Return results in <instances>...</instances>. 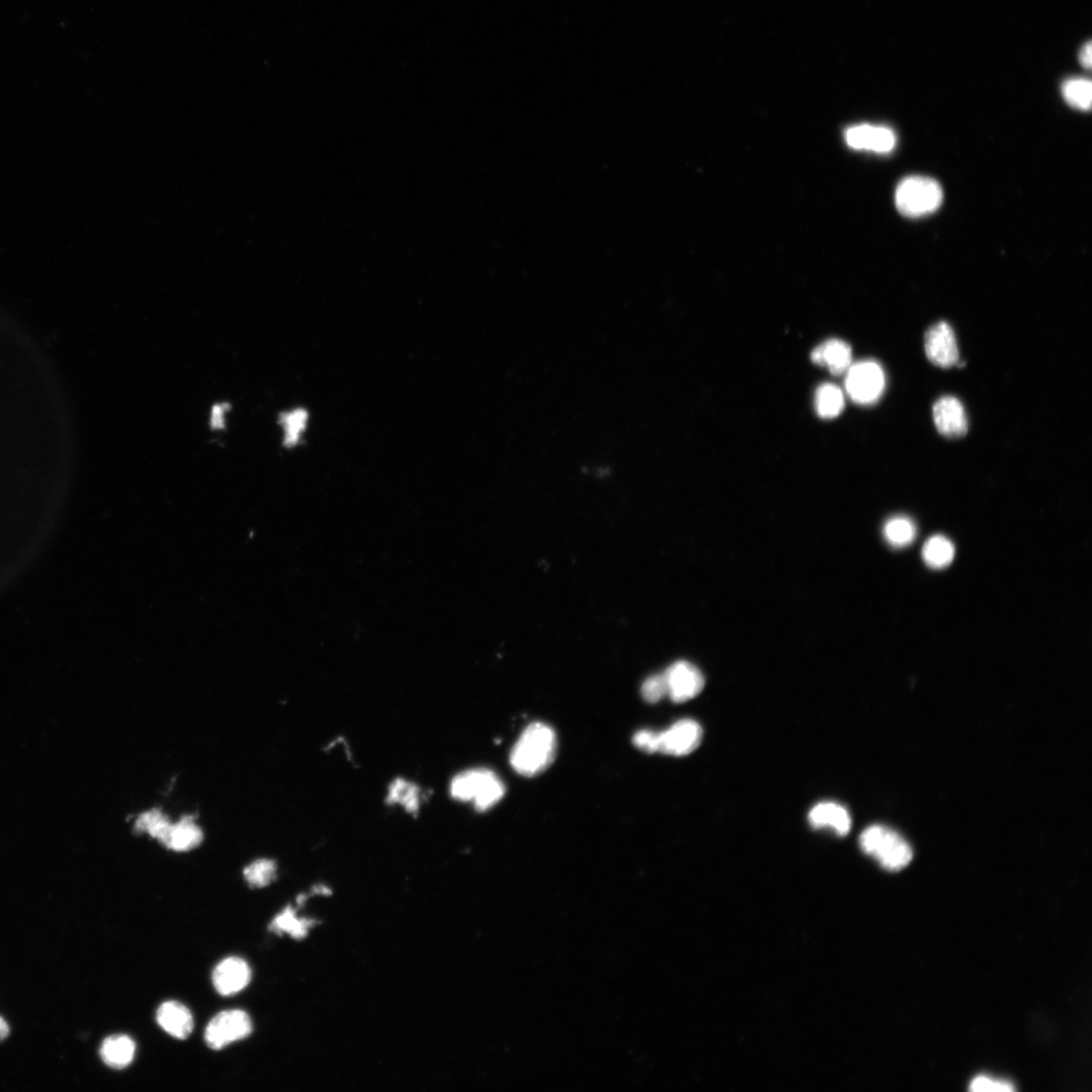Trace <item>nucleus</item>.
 Returning a JSON list of instances; mask_svg holds the SVG:
<instances>
[{
    "label": "nucleus",
    "instance_id": "1",
    "mask_svg": "<svg viewBox=\"0 0 1092 1092\" xmlns=\"http://www.w3.org/2000/svg\"><path fill=\"white\" fill-rule=\"evenodd\" d=\"M558 750L555 730L535 722L526 727L515 743L510 763L514 770L525 777L541 775L551 766Z\"/></svg>",
    "mask_w": 1092,
    "mask_h": 1092
},
{
    "label": "nucleus",
    "instance_id": "2",
    "mask_svg": "<svg viewBox=\"0 0 1092 1092\" xmlns=\"http://www.w3.org/2000/svg\"><path fill=\"white\" fill-rule=\"evenodd\" d=\"M453 801L471 803L479 812L493 809L505 795L506 788L500 777L486 768L461 771L449 783Z\"/></svg>",
    "mask_w": 1092,
    "mask_h": 1092
},
{
    "label": "nucleus",
    "instance_id": "3",
    "mask_svg": "<svg viewBox=\"0 0 1092 1092\" xmlns=\"http://www.w3.org/2000/svg\"><path fill=\"white\" fill-rule=\"evenodd\" d=\"M860 845L867 855L876 858L888 871H901L911 862L912 850L903 836L887 827L872 826L860 836Z\"/></svg>",
    "mask_w": 1092,
    "mask_h": 1092
},
{
    "label": "nucleus",
    "instance_id": "4",
    "mask_svg": "<svg viewBox=\"0 0 1092 1092\" xmlns=\"http://www.w3.org/2000/svg\"><path fill=\"white\" fill-rule=\"evenodd\" d=\"M942 201L940 184L922 176L903 180L899 183L895 194L897 210L909 218H919L935 212Z\"/></svg>",
    "mask_w": 1092,
    "mask_h": 1092
},
{
    "label": "nucleus",
    "instance_id": "5",
    "mask_svg": "<svg viewBox=\"0 0 1092 1092\" xmlns=\"http://www.w3.org/2000/svg\"><path fill=\"white\" fill-rule=\"evenodd\" d=\"M845 376V390L853 402L871 405L878 401L886 386V374L874 360L852 364Z\"/></svg>",
    "mask_w": 1092,
    "mask_h": 1092
},
{
    "label": "nucleus",
    "instance_id": "6",
    "mask_svg": "<svg viewBox=\"0 0 1092 1092\" xmlns=\"http://www.w3.org/2000/svg\"><path fill=\"white\" fill-rule=\"evenodd\" d=\"M252 1033V1022L243 1011H228L217 1014L207 1025L205 1040L213 1050H222L240 1041Z\"/></svg>",
    "mask_w": 1092,
    "mask_h": 1092
},
{
    "label": "nucleus",
    "instance_id": "7",
    "mask_svg": "<svg viewBox=\"0 0 1092 1092\" xmlns=\"http://www.w3.org/2000/svg\"><path fill=\"white\" fill-rule=\"evenodd\" d=\"M664 676L668 696L675 703L689 701L701 693L705 686V679L701 671L689 661H676L668 668Z\"/></svg>",
    "mask_w": 1092,
    "mask_h": 1092
},
{
    "label": "nucleus",
    "instance_id": "8",
    "mask_svg": "<svg viewBox=\"0 0 1092 1092\" xmlns=\"http://www.w3.org/2000/svg\"><path fill=\"white\" fill-rule=\"evenodd\" d=\"M702 727L692 719L676 722L659 735V752L666 755L683 757L693 752L701 743Z\"/></svg>",
    "mask_w": 1092,
    "mask_h": 1092
},
{
    "label": "nucleus",
    "instance_id": "9",
    "mask_svg": "<svg viewBox=\"0 0 1092 1092\" xmlns=\"http://www.w3.org/2000/svg\"><path fill=\"white\" fill-rule=\"evenodd\" d=\"M925 348L930 363L937 366L949 368L958 364L956 337L948 323H937L927 331Z\"/></svg>",
    "mask_w": 1092,
    "mask_h": 1092
},
{
    "label": "nucleus",
    "instance_id": "10",
    "mask_svg": "<svg viewBox=\"0 0 1092 1092\" xmlns=\"http://www.w3.org/2000/svg\"><path fill=\"white\" fill-rule=\"evenodd\" d=\"M250 980V967L241 958L230 957L223 960L213 972L214 987L224 996L242 991Z\"/></svg>",
    "mask_w": 1092,
    "mask_h": 1092
},
{
    "label": "nucleus",
    "instance_id": "11",
    "mask_svg": "<svg viewBox=\"0 0 1092 1092\" xmlns=\"http://www.w3.org/2000/svg\"><path fill=\"white\" fill-rule=\"evenodd\" d=\"M934 420L937 432L945 437H961L967 433L968 421L964 407L959 399L945 396L934 405Z\"/></svg>",
    "mask_w": 1092,
    "mask_h": 1092
},
{
    "label": "nucleus",
    "instance_id": "12",
    "mask_svg": "<svg viewBox=\"0 0 1092 1092\" xmlns=\"http://www.w3.org/2000/svg\"><path fill=\"white\" fill-rule=\"evenodd\" d=\"M845 141L853 149L887 153L895 147L896 137L886 127L859 125L847 130Z\"/></svg>",
    "mask_w": 1092,
    "mask_h": 1092
},
{
    "label": "nucleus",
    "instance_id": "13",
    "mask_svg": "<svg viewBox=\"0 0 1092 1092\" xmlns=\"http://www.w3.org/2000/svg\"><path fill=\"white\" fill-rule=\"evenodd\" d=\"M156 1019L158 1025L168 1035L176 1039L186 1040L194 1029V1018L188 1009L178 1002H167L160 1005Z\"/></svg>",
    "mask_w": 1092,
    "mask_h": 1092
},
{
    "label": "nucleus",
    "instance_id": "14",
    "mask_svg": "<svg viewBox=\"0 0 1092 1092\" xmlns=\"http://www.w3.org/2000/svg\"><path fill=\"white\" fill-rule=\"evenodd\" d=\"M814 828H829L838 836L848 835L852 827L851 815L841 804L821 802L813 807L809 815Z\"/></svg>",
    "mask_w": 1092,
    "mask_h": 1092
},
{
    "label": "nucleus",
    "instance_id": "15",
    "mask_svg": "<svg viewBox=\"0 0 1092 1092\" xmlns=\"http://www.w3.org/2000/svg\"><path fill=\"white\" fill-rule=\"evenodd\" d=\"M811 359L814 364L827 367L833 374L841 375L852 365L851 346L842 340H828L812 351Z\"/></svg>",
    "mask_w": 1092,
    "mask_h": 1092
},
{
    "label": "nucleus",
    "instance_id": "16",
    "mask_svg": "<svg viewBox=\"0 0 1092 1092\" xmlns=\"http://www.w3.org/2000/svg\"><path fill=\"white\" fill-rule=\"evenodd\" d=\"M203 838V830L196 824L195 819L184 817L172 824L164 845L174 852H189L197 848Z\"/></svg>",
    "mask_w": 1092,
    "mask_h": 1092
},
{
    "label": "nucleus",
    "instance_id": "17",
    "mask_svg": "<svg viewBox=\"0 0 1092 1092\" xmlns=\"http://www.w3.org/2000/svg\"><path fill=\"white\" fill-rule=\"evenodd\" d=\"M135 1053V1042L128 1036L118 1035L106 1037L99 1054L107 1066L124 1069L133 1063Z\"/></svg>",
    "mask_w": 1092,
    "mask_h": 1092
},
{
    "label": "nucleus",
    "instance_id": "18",
    "mask_svg": "<svg viewBox=\"0 0 1092 1092\" xmlns=\"http://www.w3.org/2000/svg\"><path fill=\"white\" fill-rule=\"evenodd\" d=\"M387 802L402 807L409 814L417 815L423 802L422 790L409 780L397 778L389 785Z\"/></svg>",
    "mask_w": 1092,
    "mask_h": 1092
},
{
    "label": "nucleus",
    "instance_id": "19",
    "mask_svg": "<svg viewBox=\"0 0 1092 1092\" xmlns=\"http://www.w3.org/2000/svg\"><path fill=\"white\" fill-rule=\"evenodd\" d=\"M316 924V920L298 918L296 911L291 906H288L276 915L269 929L278 935L288 934L295 940H303Z\"/></svg>",
    "mask_w": 1092,
    "mask_h": 1092
},
{
    "label": "nucleus",
    "instance_id": "20",
    "mask_svg": "<svg viewBox=\"0 0 1092 1092\" xmlns=\"http://www.w3.org/2000/svg\"><path fill=\"white\" fill-rule=\"evenodd\" d=\"M922 558L930 567H948L955 558V546L949 538L944 535H935L930 537L922 548Z\"/></svg>",
    "mask_w": 1092,
    "mask_h": 1092
},
{
    "label": "nucleus",
    "instance_id": "21",
    "mask_svg": "<svg viewBox=\"0 0 1092 1092\" xmlns=\"http://www.w3.org/2000/svg\"><path fill=\"white\" fill-rule=\"evenodd\" d=\"M172 826L171 819L160 810L145 811L137 818L135 830L139 834H148L161 844H164Z\"/></svg>",
    "mask_w": 1092,
    "mask_h": 1092
},
{
    "label": "nucleus",
    "instance_id": "22",
    "mask_svg": "<svg viewBox=\"0 0 1092 1092\" xmlns=\"http://www.w3.org/2000/svg\"><path fill=\"white\" fill-rule=\"evenodd\" d=\"M815 407L821 418L837 417L844 407L843 391L833 383L821 384L815 394Z\"/></svg>",
    "mask_w": 1092,
    "mask_h": 1092
},
{
    "label": "nucleus",
    "instance_id": "23",
    "mask_svg": "<svg viewBox=\"0 0 1092 1092\" xmlns=\"http://www.w3.org/2000/svg\"><path fill=\"white\" fill-rule=\"evenodd\" d=\"M883 535L894 548L903 549L914 541L917 536V526L909 517H892L884 525Z\"/></svg>",
    "mask_w": 1092,
    "mask_h": 1092
},
{
    "label": "nucleus",
    "instance_id": "24",
    "mask_svg": "<svg viewBox=\"0 0 1092 1092\" xmlns=\"http://www.w3.org/2000/svg\"><path fill=\"white\" fill-rule=\"evenodd\" d=\"M1063 94L1066 102L1075 109L1088 111L1091 106L1092 86L1088 80L1073 79L1067 80L1063 87Z\"/></svg>",
    "mask_w": 1092,
    "mask_h": 1092
},
{
    "label": "nucleus",
    "instance_id": "25",
    "mask_svg": "<svg viewBox=\"0 0 1092 1092\" xmlns=\"http://www.w3.org/2000/svg\"><path fill=\"white\" fill-rule=\"evenodd\" d=\"M276 870L273 860L259 859L244 869V877L252 887L264 888L275 880Z\"/></svg>",
    "mask_w": 1092,
    "mask_h": 1092
},
{
    "label": "nucleus",
    "instance_id": "26",
    "mask_svg": "<svg viewBox=\"0 0 1092 1092\" xmlns=\"http://www.w3.org/2000/svg\"><path fill=\"white\" fill-rule=\"evenodd\" d=\"M307 414L302 410L292 411L282 415L281 422L284 429V444L296 445L301 438L307 425Z\"/></svg>",
    "mask_w": 1092,
    "mask_h": 1092
},
{
    "label": "nucleus",
    "instance_id": "27",
    "mask_svg": "<svg viewBox=\"0 0 1092 1092\" xmlns=\"http://www.w3.org/2000/svg\"><path fill=\"white\" fill-rule=\"evenodd\" d=\"M642 696L649 703H658L668 696L667 683L664 674L652 675L645 680L642 686Z\"/></svg>",
    "mask_w": 1092,
    "mask_h": 1092
},
{
    "label": "nucleus",
    "instance_id": "28",
    "mask_svg": "<svg viewBox=\"0 0 1092 1092\" xmlns=\"http://www.w3.org/2000/svg\"><path fill=\"white\" fill-rule=\"evenodd\" d=\"M970 1090L973 1092H1012L1016 1088L1010 1081L992 1079L988 1076L981 1075L972 1080Z\"/></svg>",
    "mask_w": 1092,
    "mask_h": 1092
},
{
    "label": "nucleus",
    "instance_id": "29",
    "mask_svg": "<svg viewBox=\"0 0 1092 1092\" xmlns=\"http://www.w3.org/2000/svg\"><path fill=\"white\" fill-rule=\"evenodd\" d=\"M659 735L653 730L643 729L634 735L633 742L638 750L644 752H659Z\"/></svg>",
    "mask_w": 1092,
    "mask_h": 1092
},
{
    "label": "nucleus",
    "instance_id": "30",
    "mask_svg": "<svg viewBox=\"0 0 1092 1092\" xmlns=\"http://www.w3.org/2000/svg\"><path fill=\"white\" fill-rule=\"evenodd\" d=\"M1079 59H1080L1081 64L1084 67L1090 68L1091 66V44L1090 42H1088L1087 45H1084V47L1082 48L1080 52Z\"/></svg>",
    "mask_w": 1092,
    "mask_h": 1092
},
{
    "label": "nucleus",
    "instance_id": "31",
    "mask_svg": "<svg viewBox=\"0 0 1092 1092\" xmlns=\"http://www.w3.org/2000/svg\"><path fill=\"white\" fill-rule=\"evenodd\" d=\"M9 1034H10L9 1024H7V1022L4 1020V1018L0 1017V1040L5 1039V1037Z\"/></svg>",
    "mask_w": 1092,
    "mask_h": 1092
}]
</instances>
